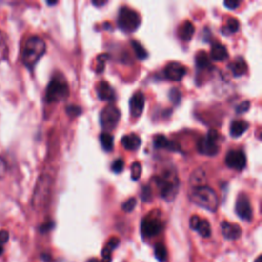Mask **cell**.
<instances>
[{"mask_svg": "<svg viewBox=\"0 0 262 262\" xmlns=\"http://www.w3.org/2000/svg\"><path fill=\"white\" fill-rule=\"evenodd\" d=\"M154 181L163 199L166 201L174 200L180 187V180L175 170L169 169L164 171L160 176H156Z\"/></svg>", "mask_w": 262, "mask_h": 262, "instance_id": "obj_1", "label": "cell"}, {"mask_svg": "<svg viewBox=\"0 0 262 262\" xmlns=\"http://www.w3.org/2000/svg\"><path fill=\"white\" fill-rule=\"evenodd\" d=\"M191 201L208 211L215 212L219 206V198L210 186H198L191 193Z\"/></svg>", "mask_w": 262, "mask_h": 262, "instance_id": "obj_2", "label": "cell"}, {"mask_svg": "<svg viewBox=\"0 0 262 262\" xmlns=\"http://www.w3.org/2000/svg\"><path fill=\"white\" fill-rule=\"evenodd\" d=\"M46 45L44 41L38 36L30 37L27 41L23 51V62L29 69H32L45 54Z\"/></svg>", "mask_w": 262, "mask_h": 262, "instance_id": "obj_3", "label": "cell"}, {"mask_svg": "<svg viewBox=\"0 0 262 262\" xmlns=\"http://www.w3.org/2000/svg\"><path fill=\"white\" fill-rule=\"evenodd\" d=\"M70 88L67 81L60 77L56 76L52 78L46 89V101L48 102H57L64 101L69 97Z\"/></svg>", "mask_w": 262, "mask_h": 262, "instance_id": "obj_4", "label": "cell"}, {"mask_svg": "<svg viewBox=\"0 0 262 262\" xmlns=\"http://www.w3.org/2000/svg\"><path fill=\"white\" fill-rule=\"evenodd\" d=\"M141 25V16L134 9L124 6L118 15V27L125 33H132Z\"/></svg>", "mask_w": 262, "mask_h": 262, "instance_id": "obj_5", "label": "cell"}, {"mask_svg": "<svg viewBox=\"0 0 262 262\" xmlns=\"http://www.w3.org/2000/svg\"><path fill=\"white\" fill-rule=\"evenodd\" d=\"M219 134L216 130H209L207 135L198 141V151L203 155L212 157L219 152Z\"/></svg>", "mask_w": 262, "mask_h": 262, "instance_id": "obj_6", "label": "cell"}, {"mask_svg": "<svg viewBox=\"0 0 262 262\" xmlns=\"http://www.w3.org/2000/svg\"><path fill=\"white\" fill-rule=\"evenodd\" d=\"M120 117L121 113L118 108L114 106L104 107L100 114L101 126L104 130H112L117 126Z\"/></svg>", "mask_w": 262, "mask_h": 262, "instance_id": "obj_7", "label": "cell"}, {"mask_svg": "<svg viewBox=\"0 0 262 262\" xmlns=\"http://www.w3.org/2000/svg\"><path fill=\"white\" fill-rule=\"evenodd\" d=\"M163 222L159 218L146 216L141 222V232L144 238H153L159 235L163 230Z\"/></svg>", "mask_w": 262, "mask_h": 262, "instance_id": "obj_8", "label": "cell"}, {"mask_svg": "<svg viewBox=\"0 0 262 262\" xmlns=\"http://www.w3.org/2000/svg\"><path fill=\"white\" fill-rule=\"evenodd\" d=\"M236 213L237 215L246 222H251L253 217V210L247 195L240 194L236 202Z\"/></svg>", "mask_w": 262, "mask_h": 262, "instance_id": "obj_9", "label": "cell"}, {"mask_svg": "<svg viewBox=\"0 0 262 262\" xmlns=\"http://www.w3.org/2000/svg\"><path fill=\"white\" fill-rule=\"evenodd\" d=\"M247 158L243 151L233 150L229 151L225 156V164L227 167L235 170H243L246 167Z\"/></svg>", "mask_w": 262, "mask_h": 262, "instance_id": "obj_10", "label": "cell"}, {"mask_svg": "<svg viewBox=\"0 0 262 262\" xmlns=\"http://www.w3.org/2000/svg\"><path fill=\"white\" fill-rule=\"evenodd\" d=\"M165 77L172 81H181L186 74V69L180 62H169L164 70Z\"/></svg>", "mask_w": 262, "mask_h": 262, "instance_id": "obj_11", "label": "cell"}, {"mask_svg": "<svg viewBox=\"0 0 262 262\" xmlns=\"http://www.w3.org/2000/svg\"><path fill=\"white\" fill-rule=\"evenodd\" d=\"M145 103L144 94L141 91H136L129 101L130 114L133 118H139L143 112Z\"/></svg>", "mask_w": 262, "mask_h": 262, "instance_id": "obj_12", "label": "cell"}, {"mask_svg": "<svg viewBox=\"0 0 262 262\" xmlns=\"http://www.w3.org/2000/svg\"><path fill=\"white\" fill-rule=\"evenodd\" d=\"M190 226L192 229L196 230L201 237L209 238L211 236V226L208 220L201 219L198 215H193L190 219Z\"/></svg>", "mask_w": 262, "mask_h": 262, "instance_id": "obj_13", "label": "cell"}, {"mask_svg": "<svg viewBox=\"0 0 262 262\" xmlns=\"http://www.w3.org/2000/svg\"><path fill=\"white\" fill-rule=\"evenodd\" d=\"M154 146L157 149H164L170 152H181V144L174 141H170L166 138L163 134H158L154 138Z\"/></svg>", "mask_w": 262, "mask_h": 262, "instance_id": "obj_14", "label": "cell"}, {"mask_svg": "<svg viewBox=\"0 0 262 262\" xmlns=\"http://www.w3.org/2000/svg\"><path fill=\"white\" fill-rule=\"evenodd\" d=\"M220 228H222V233L223 237L230 241L238 240L241 237V235H242V228L236 223L222 222L220 223Z\"/></svg>", "mask_w": 262, "mask_h": 262, "instance_id": "obj_15", "label": "cell"}, {"mask_svg": "<svg viewBox=\"0 0 262 262\" xmlns=\"http://www.w3.org/2000/svg\"><path fill=\"white\" fill-rule=\"evenodd\" d=\"M97 93L101 101H112L115 100V90L106 81H101L99 83L97 87Z\"/></svg>", "mask_w": 262, "mask_h": 262, "instance_id": "obj_16", "label": "cell"}, {"mask_svg": "<svg viewBox=\"0 0 262 262\" xmlns=\"http://www.w3.org/2000/svg\"><path fill=\"white\" fill-rule=\"evenodd\" d=\"M121 142L123 144V146L128 151H136L138 150L141 144V140L138 134L135 133H130L127 135H124Z\"/></svg>", "mask_w": 262, "mask_h": 262, "instance_id": "obj_17", "label": "cell"}, {"mask_svg": "<svg viewBox=\"0 0 262 262\" xmlns=\"http://www.w3.org/2000/svg\"><path fill=\"white\" fill-rule=\"evenodd\" d=\"M119 243H120V240L116 237H113L112 239L109 240L107 245L102 249L101 262H112V253H113V251L118 247Z\"/></svg>", "mask_w": 262, "mask_h": 262, "instance_id": "obj_18", "label": "cell"}, {"mask_svg": "<svg viewBox=\"0 0 262 262\" xmlns=\"http://www.w3.org/2000/svg\"><path fill=\"white\" fill-rule=\"evenodd\" d=\"M249 128V123L244 120H235L232 125H230V135L233 138H239V136L243 135Z\"/></svg>", "mask_w": 262, "mask_h": 262, "instance_id": "obj_19", "label": "cell"}, {"mask_svg": "<svg viewBox=\"0 0 262 262\" xmlns=\"http://www.w3.org/2000/svg\"><path fill=\"white\" fill-rule=\"evenodd\" d=\"M228 68L230 69V71L233 72V74L235 77H239V76L244 75L246 73L247 64L243 58L239 57L232 62V64L228 66Z\"/></svg>", "mask_w": 262, "mask_h": 262, "instance_id": "obj_20", "label": "cell"}, {"mask_svg": "<svg viewBox=\"0 0 262 262\" xmlns=\"http://www.w3.org/2000/svg\"><path fill=\"white\" fill-rule=\"evenodd\" d=\"M228 58V52L224 45L215 43L211 48V59L215 61H222Z\"/></svg>", "mask_w": 262, "mask_h": 262, "instance_id": "obj_21", "label": "cell"}, {"mask_svg": "<svg viewBox=\"0 0 262 262\" xmlns=\"http://www.w3.org/2000/svg\"><path fill=\"white\" fill-rule=\"evenodd\" d=\"M178 34H180V37L183 40V41H190L192 39V37L195 34V27L194 25L186 20V22L183 23V25L180 28V31H178Z\"/></svg>", "mask_w": 262, "mask_h": 262, "instance_id": "obj_22", "label": "cell"}, {"mask_svg": "<svg viewBox=\"0 0 262 262\" xmlns=\"http://www.w3.org/2000/svg\"><path fill=\"white\" fill-rule=\"evenodd\" d=\"M196 65L201 70H207L211 68V60L205 51H199L196 55Z\"/></svg>", "mask_w": 262, "mask_h": 262, "instance_id": "obj_23", "label": "cell"}, {"mask_svg": "<svg viewBox=\"0 0 262 262\" xmlns=\"http://www.w3.org/2000/svg\"><path fill=\"white\" fill-rule=\"evenodd\" d=\"M100 141L102 149L107 152H111L114 148V138L109 132H102L100 135Z\"/></svg>", "mask_w": 262, "mask_h": 262, "instance_id": "obj_24", "label": "cell"}, {"mask_svg": "<svg viewBox=\"0 0 262 262\" xmlns=\"http://www.w3.org/2000/svg\"><path fill=\"white\" fill-rule=\"evenodd\" d=\"M239 28H240L239 20L237 19H235V18H229L227 20L226 26L224 28H222V32L225 35L234 34V33H236L237 31L239 30Z\"/></svg>", "mask_w": 262, "mask_h": 262, "instance_id": "obj_25", "label": "cell"}, {"mask_svg": "<svg viewBox=\"0 0 262 262\" xmlns=\"http://www.w3.org/2000/svg\"><path fill=\"white\" fill-rule=\"evenodd\" d=\"M205 178H206L205 171L202 169H198L191 176V183L193 185H195V187L202 186L204 183Z\"/></svg>", "mask_w": 262, "mask_h": 262, "instance_id": "obj_26", "label": "cell"}, {"mask_svg": "<svg viewBox=\"0 0 262 262\" xmlns=\"http://www.w3.org/2000/svg\"><path fill=\"white\" fill-rule=\"evenodd\" d=\"M155 256L156 258L158 259L159 262H165L167 260V256H168V253H167V249L166 247L159 243V244H157L155 246Z\"/></svg>", "mask_w": 262, "mask_h": 262, "instance_id": "obj_27", "label": "cell"}, {"mask_svg": "<svg viewBox=\"0 0 262 262\" xmlns=\"http://www.w3.org/2000/svg\"><path fill=\"white\" fill-rule=\"evenodd\" d=\"M131 45H132V47L134 49V52H135L136 57H138V59L144 60L146 57H148V52L145 51V49L143 48V46L141 43H139L138 41L132 40L131 41Z\"/></svg>", "mask_w": 262, "mask_h": 262, "instance_id": "obj_28", "label": "cell"}, {"mask_svg": "<svg viewBox=\"0 0 262 262\" xmlns=\"http://www.w3.org/2000/svg\"><path fill=\"white\" fill-rule=\"evenodd\" d=\"M131 178L133 181H138L139 178L141 177V171H142V168H141V163L139 162H134L132 165H131Z\"/></svg>", "mask_w": 262, "mask_h": 262, "instance_id": "obj_29", "label": "cell"}, {"mask_svg": "<svg viewBox=\"0 0 262 262\" xmlns=\"http://www.w3.org/2000/svg\"><path fill=\"white\" fill-rule=\"evenodd\" d=\"M109 59V55L101 54L97 58V72L101 73L104 70V64H106L107 60Z\"/></svg>", "mask_w": 262, "mask_h": 262, "instance_id": "obj_30", "label": "cell"}, {"mask_svg": "<svg viewBox=\"0 0 262 262\" xmlns=\"http://www.w3.org/2000/svg\"><path fill=\"white\" fill-rule=\"evenodd\" d=\"M136 204H138V201H136L135 198H130L126 202H124L122 204V209L125 212H131L133 211V209L135 208Z\"/></svg>", "mask_w": 262, "mask_h": 262, "instance_id": "obj_31", "label": "cell"}, {"mask_svg": "<svg viewBox=\"0 0 262 262\" xmlns=\"http://www.w3.org/2000/svg\"><path fill=\"white\" fill-rule=\"evenodd\" d=\"M169 99L174 104H178L181 100V93L177 88H172L169 92Z\"/></svg>", "mask_w": 262, "mask_h": 262, "instance_id": "obj_32", "label": "cell"}, {"mask_svg": "<svg viewBox=\"0 0 262 262\" xmlns=\"http://www.w3.org/2000/svg\"><path fill=\"white\" fill-rule=\"evenodd\" d=\"M67 114L71 117H77L82 113V109L78 106H74V104H70L66 109Z\"/></svg>", "mask_w": 262, "mask_h": 262, "instance_id": "obj_33", "label": "cell"}, {"mask_svg": "<svg viewBox=\"0 0 262 262\" xmlns=\"http://www.w3.org/2000/svg\"><path fill=\"white\" fill-rule=\"evenodd\" d=\"M112 171L115 173H120L124 169V161L122 159L115 160L112 164Z\"/></svg>", "mask_w": 262, "mask_h": 262, "instance_id": "obj_34", "label": "cell"}, {"mask_svg": "<svg viewBox=\"0 0 262 262\" xmlns=\"http://www.w3.org/2000/svg\"><path fill=\"white\" fill-rule=\"evenodd\" d=\"M152 190H151V187L150 186H143L142 187V191H141V199L146 202V201H151V199H152Z\"/></svg>", "mask_w": 262, "mask_h": 262, "instance_id": "obj_35", "label": "cell"}, {"mask_svg": "<svg viewBox=\"0 0 262 262\" xmlns=\"http://www.w3.org/2000/svg\"><path fill=\"white\" fill-rule=\"evenodd\" d=\"M249 109H250V101H245L241 102L239 104V106L236 109V112L238 114H243V113H246Z\"/></svg>", "mask_w": 262, "mask_h": 262, "instance_id": "obj_36", "label": "cell"}, {"mask_svg": "<svg viewBox=\"0 0 262 262\" xmlns=\"http://www.w3.org/2000/svg\"><path fill=\"white\" fill-rule=\"evenodd\" d=\"M224 6L229 9H236L240 6L241 2L237 1V0H228V1H224Z\"/></svg>", "mask_w": 262, "mask_h": 262, "instance_id": "obj_37", "label": "cell"}, {"mask_svg": "<svg viewBox=\"0 0 262 262\" xmlns=\"http://www.w3.org/2000/svg\"><path fill=\"white\" fill-rule=\"evenodd\" d=\"M6 171V165L4 160L1 158V156H0V178H2L5 174Z\"/></svg>", "mask_w": 262, "mask_h": 262, "instance_id": "obj_38", "label": "cell"}, {"mask_svg": "<svg viewBox=\"0 0 262 262\" xmlns=\"http://www.w3.org/2000/svg\"><path fill=\"white\" fill-rule=\"evenodd\" d=\"M8 241V233L5 232V230H1L0 232V244L3 245Z\"/></svg>", "mask_w": 262, "mask_h": 262, "instance_id": "obj_39", "label": "cell"}, {"mask_svg": "<svg viewBox=\"0 0 262 262\" xmlns=\"http://www.w3.org/2000/svg\"><path fill=\"white\" fill-rule=\"evenodd\" d=\"M106 3H107L106 0H101H101H99V1H96V0H93V1H92V4L96 5V6H102Z\"/></svg>", "mask_w": 262, "mask_h": 262, "instance_id": "obj_40", "label": "cell"}, {"mask_svg": "<svg viewBox=\"0 0 262 262\" xmlns=\"http://www.w3.org/2000/svg\"><path fill=\"white\" fill-rule=\"evenodd\" d=\"M254 262H262V256L259 255V256L256 258V260H255Z\"/></svg>", "mask_w": 262, "mask_h": 262, "instance_id": "obj_41", "label": "cell"}, {"mask_svg": "<svg viewBox=\"0 0 262 262\" xmlns=\"http://www.w3.org/2000/svg\"><path fill=\"white\" fill-rule=\"evenodd\" d=\"M87 262H100L98 259H96V258H92V259H89Z\"/></svg>", "mask_w": 262, "mask_h": 262, "instance_id": "obj_42", "label": "cell"}, {"mask_svg": "<svg viewBox=\"0 0 262 262\" xmlns=\"http://www.w3.org/2000/svg\"><path fill=\"white\" fill-rule=\"evenodd\" d=\"M2 252H3V247H2L1 244H0V255L2 254Z\"/></svg>", "mask_w": 262, "mask_h": 262, "instance_id": "obj_43", "label": "cell"}]
</instances>
